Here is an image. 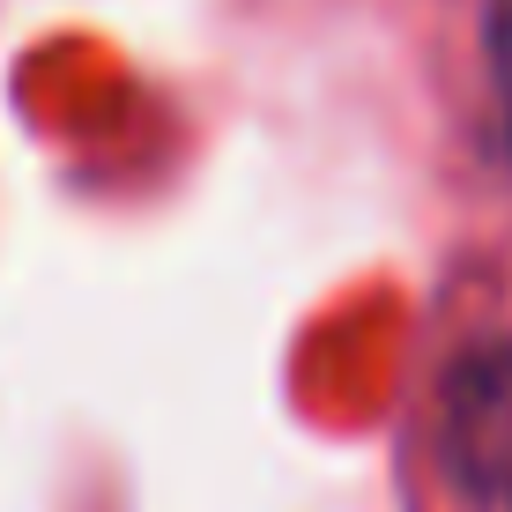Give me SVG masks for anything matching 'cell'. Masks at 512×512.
I'll return each mask as SVG.
<instances>
[{"mask_svg":"<svg viewBox=\"0 0 512 512\" xmlns=\"http://www.w3.org/2000/svg\"><path fill=\"white\" fill-rule=\"evenodd\" d=\"M438 475L475 512H512V334H475L438 372Z\"/></svg>","mask_w":512,"mask_h":512,"instance_id":"6da1fadb","label":"cell"},{"mask_svg":"<svg viewBox=\"0 0 512 512\" xmlns=\"http://www.w3.org/2000/svg\"><path fill=\"white\" fill-rule=\"evenodd\" d=\"M490 90H498V119L512 134V0H490Z\"/></svg>","mask_w":512,"mask_h":512,"instance_id":"7a4b0ae2","label":"cell"}]
</instances>
